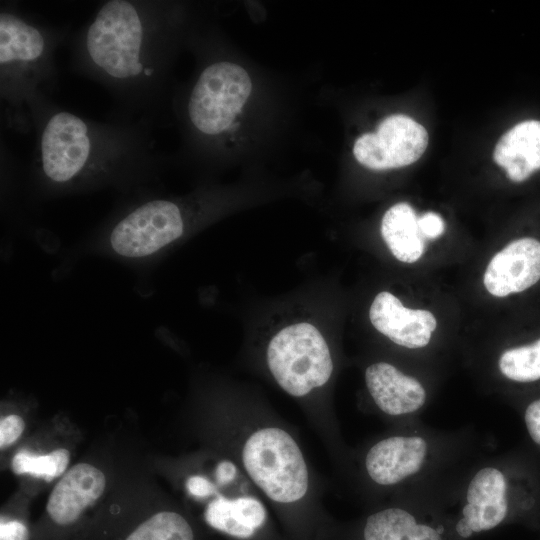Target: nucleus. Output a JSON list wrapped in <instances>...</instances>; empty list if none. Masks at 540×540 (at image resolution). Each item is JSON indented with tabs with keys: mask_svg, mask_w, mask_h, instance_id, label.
<instances>
[{
	"mask_svg": "<svg viewBox=\"0 0 540 540\" xmlns=\"http://www.w3.org/2000/svg\"><path fill=\"white\" fill-rule=\"evenodd\" d=\"M34 132L24 186L32 201L115 189L123 195L157 182L164 158L141 120L97 121L41 97L28 110Z\"/></svg>",
	"mask_w": 540,
	"mask_h": 540,
	"instance_id": "1",
	"label": "nucleus"
},
{
	"mask_svg": "<svg viewBox=\"0 0 540 540\" xmlns=\"http://www.w3.org/2000/svg\"><path fill=\"white\" fill-rule=\"evenodd\" d=\"M183 25L181 4L172 1H102L70 35V69L111 96L110 116L154 127Z\"/></svg>",
	"mask_w": 540,
	"mask_h": 540,
	"instance_id": "2",
	"label": "nucleus"
},
{
	"mask_svg": "<svg viewBox=\"0 0 540 540\" xmlns=\"http://www.w3.org/2000/svg\"><path fill=\"white\" fill-rule=\"evenodd\" d=\"M70 35L67 25L49 24L16 1H1L0 99L7 129L32 132L29 107L57 91L55 54Z\"/></svg>",
	"mask_w": 540,
	"mask_h": 540,
	"instance_id": "3",
	"label": "nucleus"
},
{
	"mask_svg": "<svg viewBox=\"0 0 540 540\" xmlns=\"http://www.w3.org/2000/svg\"><path fill=\"white\" fill-rule=\"evenodd\" d=\"M266 365L276 384L287 395L301 403L304 414L316 429L326 449L336 450V430L326 419L316 397L329 383L334 362L327 341L310 323L289 325L278 331L266 348Z\"/></svg>",
	"mask_w": 540,
	"mask_h": 540,
	"instance_id": "4",
	"label": "nucleus"
},
{
	"mask_svg": "<svg viewBox=\"0 0 540 540\" xmlns=\"http://www.w3.org/2000/svg\"><path fill=\"white\" fill-rule=\"evenodd\" d=\"M251 92V78L239 64L223 59L204 64L181 107L187 129L202 143H220Z\"/></svg>",
	"mask_w": 540,
	"mask_h": 540,
	"instance_id": "5",
	"label": "nucleus"
},
{
	"mask_svg": "<svg viewBox=\"0 0 540 540\" xmlns=\"http://www.w3.org/2000/svg\"><path fill=\"white\" fill-rule=\"evenodd\" d=\"M428 145L426 129L412 118L395 114L385 118L376 132L361 135L353 154L363 166L387 170L417 161Z\"/></svg>",
	"mask_w": 540,
	"mask_h": 540,
	"instance_id": "6",
	"label": "nucleus"
},
{
	"mask_svg": "<svg viewBox=\"0 0 540 540\" xmlns=\"http://www.w3.org/2000/svg\"><path fill=\"white\" fill-rule=\"evenodd\" d=\"M104 473L88 463L69 469L53 488L46 504L50 524L63 531L76 529L84 512L103 494Z\"/></svg>",
	"mask_w": 540,
	"mask_h": 540,
	"instance_id": "7",
	"label": "nucleus"
},
{
	"mask_svg": "<svg viewBox=\"0 0 540 540\" xmlns=\"http://www.w3.org/2000/svg\"><path fill=\"white\" fill-rule=\"evenodd\" d=\"M506 490L507 482L500 470L494 467L480 469L468 485L467 503L455 525L457 534L469 538L502 523L508 512Z\"/></svg>",
	"mask_w": 540,
	"mask_h": 540,
	"instance_id": "8",
	"label": "nucleus"
},
{
	"mask_svg": "<svg viewBox=\"0 0 540 540\" xmlns=\"http://www.w3.org/2000/svg\"><path fill=\"white\" fill-rule=\"evenodd\" d=\"M540 279V242L534 238L512 241L489 262L483 278L487 291L496 297L519 293Z\"/></svg>",
	"mask_w": 540,
	"mask_h": 540,
	"instance_id": "9",
	"label": "nucleus"
},
{
	"mask_svg": "<svg viewBox=\"0 0 540 540\" xmlns=\"http://www.w3.org/2000/svg\"><path fill=\"white\" fill-rule=\"evenodd\" d=\"M427 443L419 436L395 435L374 443L364 456V469L376 485L390 487L417 473L427 455Z\"/></svg>",
	"mask_w": 540,
	"mask_h": 540,
	"instance_id": "10",
	"label": "nucleus"
},
{
	"mask_svg": "<svg viewBox=\"0 0 540 540\" xmlns=\"http://www.w3.org/2000/svg\"><path fill=\"white\" fill-rule=\"evenodd\" d=\"M369 318L376 330L410 349L425 347L437 326L430 311L406 308L396 296L386 291L374 298Z\"/></svg>",
	"mask_w": 540,
	"mask_h": 540,
	"instance_id": "11",
	"label": "nucleus"
},
{
	"mask_svg": "<svg viewBox=\"0 0 540 540\" xmlns=\"http://www.w3.org/2000/svg\"><path fill=\"white\" fill-rule=\"evenodd\" d=\"M323 540H443L441 533L420 523L408 510L385 507L370 513L360 525L348 528L335 521Z\"/></svg>",
	"mask_w": 540,
	"mask_h": 540,
	"instance_id": "12",
	"label": "nucleus"
},
{
	"mask_svg": "<svg viewBox=\"0 0 540 540\" xmlns=\"http://www.w3.org/2000/svg\"><path fill=\"white\" fill-rule=\"evenodd\" d=\"M365 384L375 405L386 415L401 416L420 409L426 400L421 383L387 362L365 370Z\"/></svg>",
	"mask_w": 540,
	"mask_h": 540,
	"instance_id": "13",
	"label": "nucleus"
},
{
	"mask_svg": "<svg viewBox=\"0 0 540 540\" xmlns=\"http://www.w3.org/2000/svg\"><path fill=\"white\" fill-rule=\"evenodd\" d=\"M494 160L515 182L527 179L540 169V121L518 123L498 141Z\"/></svg>",
	"mask_w": 540,
	"mask_h": 540,
	"instance_id": "14",
	"label": "nucleus"
},
{
	"mask_svg": "<svg viewBox=\"0 0 540 540\" xmlns=\"http://www.w3.org/2000/svg\"><path fill=\"white\" fill-rule=\"evenodd\" d=\"M381 234L391 253L401 262L413 263L424 253L425 237L418 216L408 203H397L386 211Z\"/></svg>",
	"mask_w": 540,
	"mask_h": 540,
	"instance_id": "15",
	"label": "nucleus"
},
{
	"mask_svg": "<svg viewBox=\"0 0 540 540\" xmlns=\"http://www.w3.org/2000/svg\"><path fill=\"white\" fill-rule=\"evenodd\" d=\"M501 373L510 380L532 382L540 379V339L532 344L506 350L499 358Z\"/></svg>",
	"mask_w": 540,
	"mask_h": 540,
	"instance_id": "16",
	"label": "nucleus"
},
{
	"mask_svg": "<svg viewBox=\"0 0 540 540\" xmlns=\"http://www.w3.org/2000/svg\"><path fill=\"white\" fill-rule=\"evenodd\" d=\"M69 459V451L63 448L46 455H35L22 450L13 457L11 466L16 474H29L49 482L66 471Z\"/></svg>",
	"mask_w": 540,
	"mask_h": 540,
	"instance_id": "17",
	"label": "nucleus"
},
{
	"mask_svg": "<svg viewBox=\"0 0 540 540\" xmlns=\"http://www.w3.org/2000/svg\"><path fill=\"white\" fill-rule=\"evenodd\" d=\"M25 428L24 420L16 414H10L0 422V447L7 448L21 436Z\"/></svg>",
	"mask_w": 540,
	"mask_h": 540,
	"instance_id": "18",
	"label": "nucleus"
},
{
	"mask_svg": "<svg viewBox=\"0 0 540 540\" xmlns=\"http://www.w3.org/2000/svg\"><path fill=\"white\" fill-rule=\"evenodd\" d=\"M0 540H30V532L23 521L1 517Z\"/></svg>",
	"mask_w": 540,
	"mask_h": 540,
	"instance_id": "19",
	"label": "nucleus"
},
{
	"mask_svg": "<svg viewBox=\"0 0 540 540\" xmlns=\"http://www.w3.org/2000/svg\"><path fill=\"white\" fill-rule=\"evenodd\" d=\"M418 225L425 238H436L445 228L443 219L434 212H427L418 217Z\"/></svg>",
	"mask_w": 540,
	"mask_h": 540,
	"instance_id": "20",
	"label": "nucleus"
},
{
	"mask_svg": "<svg viewBox=\"0 0 540 540\" xmlns=\"http://www.w3.org/2000/svg\"><path fill=\"white\" fill-rule=\"evenodd\" d=\"M525 423L533 441L540 445V399L528 405Z\"/></svg>",
	"mask_w": 540,
	"mask_h": 540,
	"instance_id": "21",
	"label": "nucleus"
}]
</instances>
